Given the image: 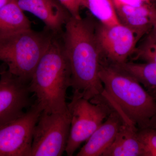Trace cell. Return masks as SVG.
Returning a JSON list of instances; mask_svg holds the SVG:
<instances>
[{
    "label": "cell",
    "instance_id": "cell-22",
    "mask_svg": "<svg viewBox=\"0 0 156 156\" xmlns=\"http://www.w3.org/2000/svg\"><path fill=\"white\" fill-rule=\"evenodd\" d=\"M148 127H150L154 128L156 130V115L151 120L149 126Z\"/></svg>",
    "mask_w": 156,
    "mask_h": 156
},
{
    "label": "cell",
    "instance_id": "cell-8",
    "mask_svg": "<svg viewBox=\"0 0 156 156\" xmlns=\"http://www.w3.org/2000/svg\"><path fill=\"white\" fill-rule=\"evenodd\" d=\"M95 34L101 50L102 60L112 64H120L127 62L135 52L138 41L136 36L122 23L106 26L95 25Z\"/></svg>",
    "mask_w": 156,
    "mask_h": 156
},
{
    "label": "cell",
    "instance_id": "cell-23",
    "mask_svg": "<svg viewBox=\"0 0 156 156\" xmlns=\"http://www.w3.org/2000/svg\"><path fill=\"white\" fill-rule=\"evenodd\" d=\"M147 90L150 93L151 95L155 99H156V87L148 89V90Z\"/></svg>",
    "mask_w": 156,
    "mask_h": 156
},
{
    "label": "cell",
    "instance_id": "cell-21",
    "mask_svg": "<svg viewBox=\"0 0 156 156\" xmlns=\"http://www.w3.org/2000/svg\"><path fill=\"white\" fill-rule=\"evenodd\" d=\"M145 41H149L156 42V27H154L151 31L147 34Z\"/></svg>",
    "mask_w": 156,
    "mask_h": 156
},
{
    "label": "cell",
    "instance_id": "cell-19",
    "mask_svg": "<svg viewBox=\"0 0 156 156\" xmlns=\"http://www.w3.org/2000/svg\"><path fill=\"white\" fill-rule=\"evenodd\" d=\"M58 2L65 8L72 17L80 18V9L81 7L80 0H58Z\"/></svg>",
    "mask_w": 156,
    "mask_h": 156
},
{
    "label": "cell",
    "instance_id": "cell-11",
    "mask_svg": "<svg viewBox=\"0 0 156 156\" xmlns=\"http://www.w3.org/2000/svg\"><path fill=\"white\" fill-rule=\"evenodd\" d=\"M90 137L77 154V156H102L113 142L120 127L125 122L122 115L115 109Z\"/></svg>",
    "mask_w": 156,
    "mask_h": 156
},
{
    "label": "cell",
    "instance_id": "cell-2",
    "mask_svg": "<svg viewBox=\"0 0 156 156\" xmlns=\"http://www.w3.org/2000/svg\"><path fill=\"white\" fill-rule=\"evenodd\" d=\"M99 76L103 95L128 122L147 128L156 115V99L134 77L114 65L102 61Z\"/></svg>",
    "mask_w": 156,
    "mask_h": 156
},
{
    "label": "cell",
    "instance_id": "cell-10",
    "mask_svg": "<svg viewBox=\"0 0 156 156\" xmlns=\"http://www.w3.org/2000/svg\"><path fill=\"white\" fill-rule=\"evenodd\" d=\"M23 11L30 12L44 23L48 30L59 35L72 17L58 0H16Z\"/></svg>",
    "mask_w": 156,
    "mask_h": 156
},
{
    "label": "cell",
    "instance_id": "cell-3",
    "mask_svg": "<svg viewBox=\"0 0 156 156\" xmlns=\"http://www.w3.org/2000/svg\"><path fill=\"white\" fill-rule=\"evenodd\" d=\"M58 35L53 36L28 85L30 92L36 96V103L46 113L68 110L66 92L71 87V73Z\"/></svg>",
    "mask_w": 156,
    "mask_h": 156
},
{
    "label": "cell",
    "instance_id": "cell-24",
    "mask_svg": "<svg viewBox=\"0 0 156 156\" xmlns=\"http://www.w3.org/2000/svg\"><path fill=\"white\" fill-rule=\"evenodd\" d=\"M13 0H0V9L3 6Z\"/></svg>",
    "mask_w": 156,
    "mask_h": 156
},
{
    "label": "cell",
    "instance_id": "cell-4",
    "mask_svg": "<svg viewBox=\"0 0 156 156\" xmlns=\"http://www.w3.org/2000/svg\"><path fill=\"white\" fill-rule=\"evenodd\" d=\"M55 34L32 30L0 38V61L7 65L10 73L27 83Z\"/></svg>",
    "mask_w": 156,
    "mask_h": 156
},
{
    "label": "cell",
    "instance_id": "cell-20",
    "mask_svg": "<svg viewBox=\"0 0 156 156\" xmlns=\"http://www.w3.org/2000/svg\"><path fill=\"white\" fill-rule=\"evenodd\" d=\"M113 2L115 8L122 6L137 7L147 3L142 0H113Z\"/></svg>",
    "mask_w": 156,
    "mask_h": 156
},
{
    "label": "cell",
    "instance_id": "cell-25",
    "mask_svg": "<svg viewBox=\"0 0 156 156\" xmlns=\"http://www.w3.org/2000/svg\"><path fill=\"white\" fill-rule=\"evenodd\" d=\"M142 1L144 2L147 3L151 2H154V1L156 2V0H142Z\"/></svg>",
    "mask_w": 156,
    "mask_h": 156
},
{
    "label": "cell",
    "instance_id": "cell-16",
    "mask_svg": "<svg viewBox=\"0 0 156 156\" xmlns=\"http://www.w3.org/2000/svg\"><path fill=\"white\" fill-rule=\"evenodd\" d=\"M115 66L134 77L147 90L156 87V63L127 61Z\"/></svg>",
    "mask_w": 156,
    "mask_h": 156
},
{
    "label": "cell",
    "instance_id": "cell-14",
    "mask_svg": "<svg viewBox=\"0 0 156 156\" xmlns=\"http://www.w3.org/2000/svg\"><path fill=\"white\" fill-rule=\"evenodd\" d=\"M31 22L16 0L0 9V38L31 29Z\"/></svg>",
    "mask_w": 156,
    "mask_h": 156
},
{
    "label": "cell",
    "instance_id": "cell-1",
    "mask_svg": "<svg viewBox=\"0 0 156 156\" xmlns=\"http://www.w3.org/2000/svg\"><path fill=\"white\" fill-rule=\"evenodd\" d=\"M95 25L89 18L71 17L62 35L73 93L91 101L102 98L105 91L99 76L102 55L96 39Z\"/></svg>",
    "mask_w": 156,
    "mask_h": 156
},
{
    "label": "cell",
    "instance_id": "cell-17",
    "mask_svg": "<svg viewBox=\"0 0 156 156\" xmlns=\"http://www.w3.org/2000/svg\"><path fill=\"white\" fill-rule=\"evenodd\" d=\"M137 136L143 151V156H156V130L147 127L138 128Z\"/></svg>",
    "mask_w": 156,
    "mask_h": 156
},
{
    "label": "cell",
    "instance_id": "cell-26",
    "mask_svg": "<svg viewBox=\"0 0 156 156\" xmlns=\"http://www.w3.org/2000/svg\"></svg>",
    "mask_w": 156,
    "mask_h": 156
},
{
    "label": "cell",
    "instance_id": "cell-15",
    "mask_svg": "<svg viewBox=\"0 0 156 156\" xmlns=\"http://www.w3.org/2000/svg\"><path fill=\"white\" fill-rule=\"evenodd\" d=\"M81 6L89 10L92 15L106 26L121 23L113 0H80Z\"/></svg>",
    "mask_w": 156,
    "mask_h": 156
},
{
    "label": "cell",
    "instance_id": "cell-9",
    "mask_svg": "<svg viewBox=\"0 0 156 156\" xmlns=\"http://www.w3.org/2000/svg\"><path fill=\"white\" fill-rule=\"evenodd\" d=\"M8 71L0 78V126L23 115L30 105L28 85Z\"/></svg>",
    "mask_w": 156,
    "mask_h": 156
},
{
    "label": "cell",
    "instance_id": "cell-5",
    "mask_svg": "<svg viewBox=\"0 0 156 156\" xmlns=\"http://www.w3.org/2000/svg\"><path fill=\"white\" fill-rule=\"evenodd\" d=\"M67 107L70 116V128L65 152L67 156H72L114 109L105 98L92 102L75 93Z\"/></svg>",
    "mask_w": 156,
    "mask_h": 156
},
{
    "label": "cell",
    "instance_id": "cell-7",
    "mask_svg": "<svg viewBox=\"0 0 156 156\" xmlns=\"http://www.w3.org/2000/svg\"><path fill=\"white\" fill-rule=\"evenodd\" d=\"M42 112L35 103L22 115L0 126V156H30L34 129Z\"/></svg>",
    "mask_w": 156,
    "mask_h": 156
},
{
    "label": "cell",
    "instance_id": "cell-6",
    "mask_svg": "<svg viewBox=\"0 0 156 156\" xmlns=\"http://www.w3.org/2000/svg\"><path fill=\"white\" fill-rule=\"evenodd\" d=\"M70 128L68 110L42 112L34 129L30 156H60L65 152Z\"/></svg>",
    "mask_w": 156,
    "mask_h": 156
},
{
    "label": "cell",
    "instance_id": "cell-12",
    "mask_svg": "<svg viewBox=\"0 0 156 156\" xmlns=\"http://www.w3.org/2000/svg\"><path fill=\"white\" fill-rule=\"evenodd\" d=\"M121 23L133 31L137 41L156 27V4L145 3L137 7L116 8Z\"/></svg>",
    "mask_w": 156,
    "mask_h": 156
},
{
    "label": "cell",
    "instance_id": "cell-13",
    "mask_svg": "<svg viewBox=\"0 0 156 156\" xmlns=\"http://www.w3.org/2000/svg\"><path fill=\"white\" fill-rule=\"evenodd\" d=\"M138 129L134 124L123 122L113 142L102 156H143Z\"/></svg>",
    "mask_w": 156,
    "mask_h": 156
},
{
    "label": "cell",
    "instance_id": "cell-18",
    "mask_svg": "<svg viewBox=\"0 0 156 156\" xmlns=\"http://www.w3.org/2000/svg\"><path fill=\"white\" fill-rule=\"evenodd\" d=\"M136 58L147 62L156 63V42L144 40L143 43L135 51Z\"/></svg>",
    "mask_w": 156,
    "mask_h": 156
}]
</instances>
